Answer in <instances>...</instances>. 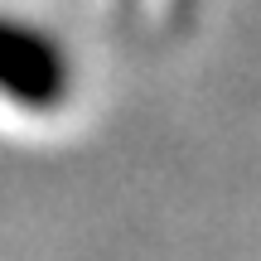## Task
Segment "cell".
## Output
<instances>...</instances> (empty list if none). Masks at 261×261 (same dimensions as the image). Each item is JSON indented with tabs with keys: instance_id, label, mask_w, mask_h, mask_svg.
Instances as JSON below:
<instances>
[{
	"instance_id": "1",
	"label": "cell",
	"mask_w": 261,
	"mask_h": 261,
	"mask_svg": "<svg viewBox=\"0 0 261 261\" xmlns=\"http://www.w3.org/2000/svg\"><path fill=\"white\" fill-rule=\"evenodd\" d=\"M73 97V63L39 24L0 15V102L29 116H54Z\"/></svg>"
}]
</instances>
